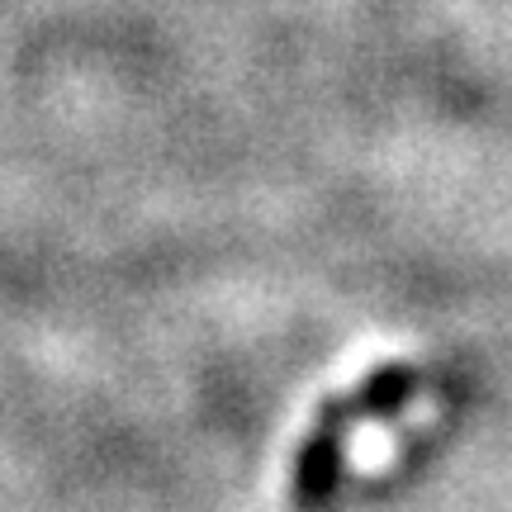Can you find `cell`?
<instances>
[{
  "label": "cell",
  "mask_w": 512,
  "mask_h": 512,
  "mask_svg": "<svg viewBox=\"0 0 512 512\" xmlns=\"http://www.w3.org/2000/svg\"><path fill=\"white\" fill-rule=\"evenodd\" d=\"M422 389V370L413 361H384L370 375L332 394V399L318 403L309 432L294 451L290 465V508L294 512H323L342 484V470H347V446L351 437L366 427V422L380 418H399L408 403L418 399Z\"/></svg>",
  "instance_id": "cell-1"
}]
</instances>
